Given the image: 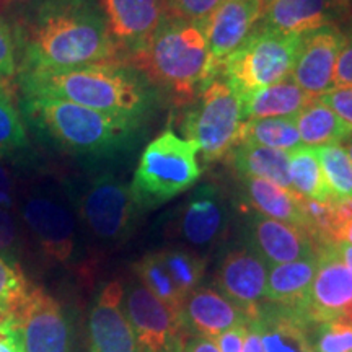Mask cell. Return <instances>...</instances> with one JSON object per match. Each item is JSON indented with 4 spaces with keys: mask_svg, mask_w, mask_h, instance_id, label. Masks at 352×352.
<instances>
[{
    "mask_svg": "<svg viewBox=\"0 0 352 352\" xmlns=\"http://www.w3.org/2000/svg\"><path fill=\"white\" fill-rule=\"evenodd\" d=\"M19 72L120 63L100 0H26L12 25Z\"/></svg>",
    "mask_w": 352,
    "mask_h": 352,
    "instance_id": "1",
    "label": "cell"
},
{
    "mask_svg": "<svg viewBox=\"0 0 352 352\" xmlns=\"http://www.w3.org/2000/svg\"><path fill=\"white\" fill-rule=\"evenodd\" d=\"M16 85L21 95L70 101L96 111L144 122L160 100L151 80L127 63L19 72Z\"/></svg>",
    "mask_w": 352,
    "mask_h": 352,
    "instance_id": "2",
    "label": "cell"
},
{
    "mask_svg": "<svg viewBox=\"0 0 352 352\" xmlns=\"http://www.w3.org/2000/svg\"><path fill=\"white\" fill-rule=\"evenodd\" d=\"M19 109L39 139L83 160H104L129 151L144 126V121L44 96L20 95Z\"/></svg>",
    "mask_w": 352,
    "mask_h": 352,
    "instance_id": "3",
    "label": "cell"
},
{
    "mask_svg": "<svg viewBox=\"0 0 352 352\" xmlns=\"http://www.w3.org/2000/svg\"><path fill=\"white\" fill-rule=\"evenodd\" d=\"M178 103L192 101L217 78L204 28L165 15L142 50L127 59Z\"/></svg>",
    "mask_w": 352,
    "mask_h": 352,
    "instance_id": "4",
    "label": "cell"
},
{
    "mask_svg": "<svg viewBox=\"0 0 352 352\" xmlns=\"http://www.w3.org/2000/svg\"><path fill=\"white\" fill-rule=\"evenodd\" d=\"M197 152L196 142L179 138L171 129L147 144L131 183L140 209H153L188 191L202 173Z\"/></svg>",
    "mask_w": 352,
    "mask_h": 352,
    "instance_id": "5",
    "label": "cell"
},
{
    "mask_svg": "<svg viewBox=\"0 0 352 352\" xmlns=\"http://www.w3.org/2000/svg\"><path fill=\"white\" fill-rule=\"evenodd\" d=\"M302 34H287L258 21L245 41L220 64L217 78L248 98L263 88L280 82L292 72Z\"/></svg>",
    "mask_w": 352,
    "mask_h": 352,
    "instance_id": "6",
    "label": "cell"
},
{
    "mask_svg": "<svg viewBox=\"0 0 352 352\" xmlns=\"http://www.w3.org/2000/svg\"><path fill=\"white\" fill-rule=\"evenodd\" d=\"M74 209L85 230L107 246L121 245L129 239L144 212L131 184L121 182L111 171L95 176L78 195Z\"/></svg>",
    "mask_w": 352,
    "mask_h": 352,
    "instance_id": "7",
    "label": "cell"
},
{
    "mask_svg": "<svg viewBox=\"0 0 352 352\" xmlns=\"http://www.w3.org/2000/svg\"><path fill=\"white\" fill-rule=\"evenodd\" d=\"M241 100L226 82L215 78L184 111L183 132L197 144L204 164L226 158L236 144Z\"/></svg>",
    "mask_w": 352,
    "mask_h": 352,
    "instance_id": "8",
    "label": "cell"
},
{
    "mask_svg": "<svg viewBox=\"0 0 352 352\" xmlns=\"http://www.w3.org/2000/svg\"><path fill=\"white\" fill-rule=\"evenodd\" d=\"M20 215L44 259L64 267L77 261L78 219L67 201L50 191H33L20 204Z\"/></svg>",
    "mask_w": 352,
    "mask_h": 352,
    "instance_id": "9",
    "label": "cell"
},
{
    "mask_svg": "<svg viewBox=\"0 0 352 352\" xmlns=\"http://www.w3.org/2000/svg\"><path fill=\"white\" fill-rule=\"evenodd\" d=\"M122 307L140 352H183L188 334L182 316L158 300L138 277L124 284Z\"/></svg>",
    "mask_w": 352,
    "mask_h": 352,
    "instance_id": "10",
    "label": "cell"
},
{
    "mask_svg": "<svg viewBox=\"0 0 352 352\" xmlns=\"http://www.w3.org/2000/svg\"><path fill=\"white\" fill-rule=\"evenodd\" d=\"M230 220V206L222 189L204 183L189 195L176 220V235L197 254L210 252L227 239Z\"/></svg>",
    "mask_w": 352,
    "mask_h": 352,
    "instance_id": "11",
    "label": "cell"
},
{
    "mask_svg": "<svg viewBox=\"0 0 352 352\" xmlns=\"http://www.w3.org/2000/svg\"><path fill=\"white\" fill-rule=\"evenodd\" d=\"M303 314L310 323H352V271L341 261L331 243L318 250V266Z\"/></svg>",
    "mask_w": 352,
    "mask_h": 352,
    "instance_id": "12",
    "label": "cell"
},
{
    "mask_svg": "<svg viewBox=\"0 0 352 352\" xmlns=\"http://www.w3.org/2000/svg\"><path fill=\"white\" fill-rule=\"evenodd\" d=\"M25 352H72V331L63 305L46 289L30 287L16 316Z\"/></svg>",
    "mask_w": 352,
    "mask_h": 352,
    "instance_id": "13",
    "label": "cell"
},
{
    "mask_svg": "<svg viewBox=\"0 0 352 352\" xmlns=\"http://www.w3.org/2000/svg\"><path fill=\"white\" fill-rule=\"evenodd\" d=\"M267 263L246 245L235 246L220 258L215 270V285L223 297L243 310L250 321L258 316L264 303Z\"/></svg>",
    "mask_w": 352,
    "mask_h": 352,
    "instance_id": "14",
    "label": "cell"
},
{
    "mask_svg": "<svg viewBox=\"0 0 352 352\" xmlns=\"http://www.w3.org/2000/svg\"><path fill=\"white\" fill-rule=\"evenodd\" d=\"M245 245L259 254L267 266L314 258L318 246L300 227L270 219L248 209L243 215Z\"/></svg>",
    "mask_w": 352,
    "mask_h": 352,
    "instance_id": "15",
    "label": "cell"
},
{
    "mask_svg": "<svg viewBox=\"0 0 352 352\" xmlns=\"http://www.w3.org/2000/svg\"><path fill=\"white\" fill-rule=\"evenodd\" d=\"M124 283L113 279L96 294L88 315L90 352H140L124 314Z\"/></svg>",
    "mask_w": 352,
    "mask_h": 352,
    "instance_id": "16",
    "label": "cell"
},
{
    "mask_svg": "<svg viewBox=\"0 0 352 352\" xmlns=\"http://www.w3.org/2000/svg\"><path fill=\"white\" fill-rule=\"evenodd\" d=\"M344 38L346 34L336 25L321 26L303 33L289 77L315 96L331 90L334 69Z\"/></svg>",
    "mask_w": 352,
    "mask_h": 352,
    "instance_id": "17",
    "label": "cell"
},
{
    "mask_svg": "<svg viewBox=\"0 0 352 352\" xmlns=\"http://www.w3.org/2000/svg\"><path fill=\"white\" fill-rule=\"evenodd\" d=\"M120 57L142 50L165 16L164 0H100Z\"/></svg>",
    "mask_w": 352,
    "mask_h": 352,
    "instance_id": "18",
    "label": "cell"
},
{
    "mask_svg": "<svg viewBox=\"0 0 352 352\" xmlns=\"http://www.w3.org/2000/svg\"><path fill=\"white\" fill-rule=\"evenodd\" d=\"M266 0H222L204 25L210 59L219 76V67L261 19Z\"/></svg>",
    "mask_w": 352,
    "mask_h": 352,
    "instance_id": "19",
    "label": "cell"
},
{
    "mask_svg": "<svg viewBox=\"0 0 352 352\" xmlns=\"http://www.w3.org/2000/svg\"><path fill=\"white\" fill-rule=\"evenodd\" d=\"M349 0H266L259 23L276 32L303 34L349 16Z\"/></svg>",
    "mask_w": 352,
    "mask_h": 352,
    "instance_id": "20",
    "label": "cell"
},
{
    "mask_svg": "<svg viewBox=\"0 0 352 352\" xmlns=\"http://www.w3.org/2000/svg\"><path fill=\"white\" fill-rule=\"evenodd\" d=\"M182 321L188 336L214 340L228 329L248 324L250 318L217 289L199 285L184 298Z\"/></svg>",
    "mask_w": 352,
    "mask_h": 352,
    "instance_id": "21",
    "label": "cell"
},
{
    "mask_svg": "<svg viewBox=\"0 0 352 352\" xmlns=\"http://www.w3.org/2000/svg\"><path fill=\"white\" fill-rule=\"evenodd\" d=\"M266 352H311L307 329L310 320L296 308L264 302L253 321Z\"/></svg>",
    "mask_w": 352,
    "mask_h": 352,
    "instance_id": "22",
    "label": "cell"
},
{
    "mask_svg": "<svg viewBox=\"0 0 352 352\" xmlns=\"http://www.w3.org/2000/svg\"><path fill=\"white\" fill-rule=\"evenodd\" d=\"M318 266V254L298 261L272 264L267 270L264 302L303 311Z\"/></svg>",
    "mask_w": 352,
    "mask_h": 352,
    "instance_id": "23",
    "label": "cell"
},
{
    "mask_svg": "<svg viewBox=\"0 0 352 352\" xmlns=\"http://www.w3.org/2000/svg\"><path fill=\"white\" fill-rule=\"evenodd\" d=\"M318 96L308 94L290 77L263 88L241 100V120L259 118H296Z\"/></svg>",
    "mask_w": 352,
    "mask_h": 352,
    "instance_id": "24",
    "label": "cell"
},
{
    "mask_svg": "<svg viewBox=\"0 0 352 352\" xmlns=\"http://www.w3.org/2000/svg\"><path fill=\"white\" fill-rule=\"evenodd\" d=\"M241 178V191L245 201L258 214L270 219L280 220L290 226L300 227L307 232L305 217H303L300 201L302 197L294 191L284 189L277 184L258 178Z\"/></svg>",
    "mask_w": 352,
    "mask_h": 352,
    "instance_id": "25",
    "label": "cell"
},
{
    "mask_svg": "<svg viewBox=\"0 0 352 352\" xmlns=\"http://www.w3.org/2000/svg\"><path fill=\"white\" fill-rule=\"evenodd\" d=\"M227 162L240 176L266 179L289 189V153L256 144H235L227 153Z\"/></svg>",
    "mask_w": 352,
    "mask_h": 352,
    "instance_id": "26",
    "label": "cell"
},
{
    "mask_svg": "<svg viewBox=\"0 0 352 352\" xmlns=\"http://www.w3.org/2000/svg\"><path fill=\"white\" fill-rule=\"evenodd\" d=\"M296 124L302 144L308 147L341 144L352 134V127L320 98L297 114Z\"/></svg>",
    "mask_w": 352,
    "mask_h": 352,
    "instance_id": "27",
    "label": "cell"
},
{
    "mask_svg": "<svg viewBox=\"0 0 352 352\" xmlns=\"http://www.w3.org/2000/svg\"><path fill=\"white\" fill-rule=\"evenodd\" d=\"M289 153V179L292 191L311 201L329 202L331 192L324 182L315 147L300 145Z\"/></svg>",
    "mask_w": 352,
    "mask_h": 352,
    "instance_id": "28",
    "label": "cell"
},
{
    "mask_svg": "<svg viewBox=\"0 0 352 352\" xmlns=\"http://www.w3.org/2000/svg\"><path fill=\"white\" fill-rule=\"evenodd\" d=\"M236 144H256L276 151L290 152L300 147L296 118H259L240 124Z\"/></svg>",
    "mask_w": 352,
    "mask_h": 352,
    "instance_id": "29",
    "label": "cell"
},
{
    "mask_svg": "<svg viewBox=\"0 0 352 352\" xmlns=\"http://www.w3.org/2000/svg\"><path fill=\"white\" fill-rule=\"evenodd\" d=\"M132 271H134V277H138L158 300L164 302L171 311L182 316L184 297L176 287L175 280L171 279L170 272L162 263L158 253L145 254L139 261L132 264Z\"/></svg>",
    "mask_w": 352,
    "mask_h": 352,
    "instance_id": "30",
    "label": "cell"
},
{
    "mask_svg": "<svg viewBox=\"0 0 352 352\" xmlns=\"http://www.w3.org/2000/svg\"><path fill=\"white\" fill-rule=\"evenodd\" d=\"M23 116L10 91L0 83V160H12L30 151Z\"/></svg>",
    "mask_w": 352,
    "mask_h": 352,
    "instance_id": "31",
    "label": "cell"
},
{
    "mask_svg": "<svg viewBox=\"0 0 352 352\" xmlns=\"http://www.w3.org/2000/svg\"><path fill=\"white\" fill-rule=\"evenodd\" d=\"M182 296L186 298L201 285L206 274V258L183 246H168L157 252Z\"/></svg>",
    "mask_w": 352,
    "mask_h": 352,
    "instance_id": "32",
    "label": "cell"
},
{
    "mask_svg": "<svg viewBox=\"0 0 352 352\" xmlns=\"http://www.w3.org/2000/svg\"><path fill=\"white\" fill-rule=\"evenodd\" d=\"M333 201L352 199V162L341 144L315 147Z\"/></svg>",
    "mask_w": 352,
    "mask_h": 352,
    "instance_id": "33",
    "label": "cell"
},
{
    "mask_svg": "<svg viewBox=\"0 0 352 352\" xmlns=\"http://www.w3.org/2000/svg\"><path fill=\"white\" fill-rule=\"evenodd\" d=\"M30 287L32 284L26 280L23 270L0 258V320H16Z\"/></svg>",
    "mask_w": 352,
    "mask_h": 352,
    "instance_id": "34",
    "label": "cell"
},
{
    "mask_svg": "<svg viewBox=\"0 0 352 352\" xmlns=\"http://www.w3.org/2000/svg\"><path fill=\"white\" fill-rule=\"evenodd\" d=\"M307 338L311 352H352V323H310Z\"/></svg>",
    "mask_w": 352,
    "mask_h": 352,
    "instance_id": "35",
    "label": "cell"
},
{
    "mask_svg": "<svg viewBox=\"0 0 352 352\" xmlns=\"http://www.w3.org/2000/svg\"><path fill=\"white\" fill-rule=\"evenodd\" d=\"M21 232L10 208L0 206V258L13 267L21 270Z\"/></svg>",
    "mask_w": 352,
    "mask_h": 352,
    "instance_id": "36",
    "label": "cell"
},
{
    "mask_svg": "<svg viewBox=\"0 0 352 352\" xmlns=\"http://www.w3.org/2000/svg\"><path fill=\"white\" fill-rule=\"evenodd\" d=\"M222 0H164L165 15L186 20L204 28L206 21L212 15Z\"/></svg>",
    "mask_w": 352,
    "mask_h": 352,
    "instance_id": "37",
    "label": "cell"
},
{
    "mask_svg": "<svg viewBox=\"0 0 352 352\" xmlns=\"http://www.w3.org/2000/svg\"><path fill=\"white\" fill-rule=\"evenodd\" d=\"M19 76V57L12 23L0 13V83L7 85Z\"/></svg>",
    "mask_w": 352,
    "mask_h": 352,
    "instance_id": "38",
    "label": "cell"
},
{
    "mask_svg": "<svg viewBox=\"0 0 352 352\" xmlns=\"http://www.w3.org/2000/svg\"><path fill=\"white\" fill-rule=\"evenodd\" d=\"M318 98L352 127V87L331 88Z\"/></svg>",
    "mask_w": 352,
    "mask_h": 352,
    "instance_id": "39",
    "label": "cell"
},
{
    "mask_svg": "<svg viewBox=\"0 0 352 352\" xmlns=\"http://www.w3.org/2000/svg\"><path fill=\"white\" fill-rule=\"evenodd\" d=\"M352 87V33L344 38L340 56L334 69L331 88Z\"/></svg>",
    "mask_w": 352,
    "mask_h": 352,
    "instance_id": "40",
    "label": "cell"
},
{
    "mask_svg": "<svg viewBox=\"0 0 352 352\" xmlns=\"http://www.w3.org/2000/svg\"><path fill=\"white\" fill-rule=\"evenodd\" d=\"M0 352H25L16 320H0Z\"/></svg>",
    "mask_w": 352,
    "mask_h": 352,
    "instance_id": "41",
    "label": "cell"
},
{
    "mask_svg": "<svg viewBox=\"0 0 352 352\" xmlns=\"http://www.w3.org/2000/svg\"><path fill=\"white\" fill-rule=\"evenodd\" d=\"M246 328H248V324L232 328L226 333L219 334L217 338H214L212 341L215 342V346H217L219 352H243Z\"/></svg>",
    "mask_w": 352,
    "mask_h": 352,
    "instance_id": "42",
    "label": "cell"
},
{
    "mask_svg": "<svg viewBox=\"0 0 352 352\" xmlns=\"http://www.w3.org/2000/svg\"><path fill=\"white\" fill-rule=\"evenodd\" d=\"M183 352H219L212 340L202 336H188L184 341Z\"/></svg>",
    "mask_w": 352,
    "mask_h": 352,
    "instance_id": "43",
    "label": "cell"
},
{
    "mask_svg": "<svg viewBox=\"0 0 352 352\" xmlns=\"http://www.w3.org/2000/svg\"><path fill=\"white\" fill-rule=\"evenodd\" d=\"M12 191H13V179L8 170L0 164V206L12 208Z\"/></svg>",
    "mask_w": 352,
    "mask_h": 352,
    "instance_id": "44",
    "label": "cell"
},
{
    "mask_svg": "<svg viewBox=\"0 0 352 352\" xmlns=\"http://www.w3.org/2000/svg\"><path fill=\"white\" fill-rule=\"evenodd\" d=\"M243 352H266L263 347L259 331L253 323H248V328H246V336L243 341Z\"/></svg>",
    "mask_w": 352,
    "mask_h": 352,
    "instance_id": "45",
    "label": "cell"
},
{
    "mask_svg": "<svg viewBox=\"0 0 352 352\" xmlns=\"http://www.w3.org/2000/svg\"><path fill=\"white\" fill-rule=\"evenodd\" d=\"M331 245L341 261L352 271V245L342 243V241H338V243H331Z\"/></svg>",
    "mask_w": 352,
    "mask_h": 352,
    "instance_id": "46",
    "label": "cell"
},
{
    "mask_svg": "<svg viewBox=\"0 0 352 352\" xmlns=\"http://www.w3.org/2000/svg\"><path fill=\"white\" fill-rule=\"evenodd\" d=\"M338 241L352 245V217L338 228L336 235H334V243H338Z\"/></svg>",
    "mask_w": 352,
    "mask_h": 352,
    "instance_id": "47",
    "label": "cell"
},
{
    "mask_svg": "<svg viewBox=\"0 0 352 352\" xmlns=\"http://www.w3.org/2000/svg\"><path fill=\"white\" fill-rule=\"evenodd\" d=\"M341 145L342 147L346 148V152H347V155H349V158H351V162H352V134L349 135V138L347 139H344L341 142Z\"/></svg>",
    "mask_w": 352,
    "mask_h": 352,
    "instance_id": "48",
    "label": "cell"
},
{
    "mask_svg": "<svg viewBox=\"0 0 352 352\" xmlns=\"http://www.w3.org/2000/svg\"><path fill=\"white\" fill-rule=\"evenodd\" d=\"M6 2H15V0H6Z\"/></svg>",
    "mask_w": 352,
    "mask_h": 352,
    "instance_id": "49",
    "label": "cell"
}]
</instances>
